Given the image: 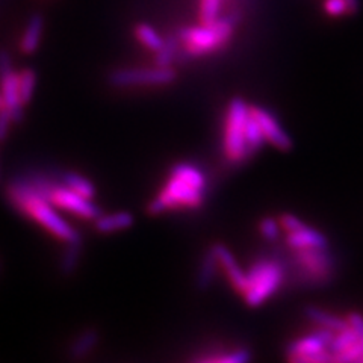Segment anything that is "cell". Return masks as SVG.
<instances>
[{
  "instance_id": "277c9868",
  "label": "cell",
  "mask_w": 363,
  "mask_h": 363,
  "mask_svg": "<svg viewBox=\"0 0 363 363\" xmlns=\"http://www.w3.org/2000/svg\"><path fill=\"white\" fill-rule=\"evenodd\" d=\"M283 279L285 269L274 259H259L247 271V289L244 292L245 304L257 308L274 294Z\"/></svg>"
},
{
  "instance_id": "7c38bea8",
  "label": "cell",
  "mask_w": 363,
  "mask_h": 363,
  "mask_svg": "<svg viewBox=\"0 0 363 363\" xmlns=\"http://www.w3.org/2000/svg\"><path fill=\"white\" fill-rule=\"evenodd\" d=\"M215 253L218 256L220 260V267L223 268L224 274L229 280V283L232 285V288L238 292L244 295L245 289H247V272L242 271V268L238 264V260L235 259L233 253L227 248L224 244H213L212 245Z\"/></svg>"
},
{
  "instance_id": "9a60e30c",
  "label": "cell",
  "mask_w": 363,
  "mask_h": 363,
  "mask_svg": "<svg viewBox=\"0 0 363 363\" xmlns=\"http://www.w3.org/2000/svg\"><path fill=\"white\" fill-rule=\"evenodd\" d=\"M286 242L292 250H308V248H328V240L324 233L306 225L300 230L289 232Z\"/></svg>"
},
{
  "instance_id": "8992f818",
  "label": "cell",
  "mask_w": 363,
  "mask_h": 363,
  "mask_svg": "<svg viewBox=\"0 0 363 363\" xmlns=\"http://www.w3.org/2000/svg\"><path fill=\"white\" fill-rule=\"evenodd\" d=\"M177 79V72L173 67H123L109 73L108 82L113 88H149L173 84Z\"/></svg>"
},
{
  "instance_id": "e0dca14e",
  "label": "cell",
  "mask_w": 363,
  "mask_h": 363,
  "mask_svg": "<svg viewBox=\"0 0 363 363\" xmlns=\"http://www.w3.org/2000/svg\"><path fill=\"white\" fill-rule=\"evenodd\" d=\"M304 315L308 316L309 320L312 323H315L316 325L327 328V330H332L335 333L350 327L347 320H342V318H339L333 313H328L320 308H315V306H308V308L304 309Z\"/></svg>"
},
{
  "instance_id": "83f0119b",
  "label": "cell",
  "mask_w": 363,
  "mask_h": 363,
  "mask_svg": "<svg viewBox=\"0 0 363 363\" xmlns=\"http://www.w3.org/2000/svg\"><path fill=\"white\" fill-rule=\"evenodd\" d=\"M280 221L272 217H265L259 223V232L267 241H277L280 236Z\"/></svg>"
},
{
  "instance_id": "ac0fdd59",
  "label": "cell",
  "mask_w": 363,
  "mask_h": 363,
  "mask_svg": "<svg viewBox=\"0 0 363 363\" xmlns=\"http://www.w3.org/2000/svg\"><path fill=\"white\" fill-rule=\"evenodd\" d=\"M218 265H220L218 256L215 253L213 247H211L208 252L204 253L199 268V274H197L199 289H208L212 285V281L215 280V277H217Z\"/></svg>"
},
{
  "instance_id": "2e32d148",
  "label": "cell",
  "mask_w": 363,
  "mask_h": 363,
  "mask_svg": "<svg viewBox=\"0 0 363 363\" xmlns=\"http://www.w3.org/2000/svg\"><path fill=\"white\" fill-rule=\"evenodd\" d=\"M44 32V18L41 14H33L26 21L25 30L20 38V52L25 55H33L41 44Z\"/></svg>"
},
{
  "instance_id": "ffe728a7",
  "label": "cell",
  "mask_w": 363,
  "mask_h": 363,
  "mask_svg": "<svg viewBox=\"0 0 363 363\" xmlns=\"http://www.w3.org/2000/svg\"><path fill=\"white\" fill-rule=\"evenodd\" d=\"M61 182L64 185H67L68 188H72L73 191H76L77 194H81L84 197L93 199L97 194V188L96 185L91 182L86 176L76 173V172H65L61 176Z\"/></svg>"
},
{
  "instance_id": "cb8c5ba5",
  "label": "cell",
  "mask_w": 363,
  "mask_h": 363,
  "mask_svg": "<svg viewBox=\"0 0 363 363\" xmlns=\"http://www.w3.org/2000/svg\"><path fill=\"white\" fill-rule=\"evenodd\" d=\"M37 81H38V76H37V72L33 70V68L26 67V68H23V70L18 72L20 97H21V104L25 106L32 100L33 94H35Z\"/></svg>"
},
{
  "instance_id": "8fae6325",
  "label": "cell",
  "mask_w": 363,
  "mask_h": 363,
  "mask_svg": "<svg viewBox=\"0 0 363 363\" xmlns=\"http://www.w3.org/2000/svg\"><path fill=\"white\" fill-rule=\"evenodd\" d=\"M0 96L4 100V108L14 116L16 123H20L25 117V105L21 104L18 72L13 68L0 72Z\"/></svg>"
},
{
  "instance_id": "52a82bcc",
  "label": "cell",
  "mask_w": 363,
  "mask_h": 363,
  "mask_svg": "<svg viewBox=\"0 0 363 363\" xmlns=\"http://www.w3.org/2000/svg\"><path fill=\"white\" fill-rule=\"evenodd\" d=\"M294 264L300 269V277L312 286H324L335 277L336 262L328 248L295 250Z\"/></svg>"
},
{
  "instance_id": "1f68e13d",
  "label": "cell",
  "mask_w": 363,
  "mask_h": 363,
  "mask_svg": "<svg viewBox=\"0 0 363 363\" xmlns=\"http://www.w3.org/2000/svg\"><path fill=\"white\" fill-rule=\"evenodd\" d=\"M324 8L327 11V14H330L333 17L350 14V8H348L347 0H325Z\"/></svg>"
},
{
  "instance_id": "d590c367",
  "label": "cell",
  "mask_w": 363,
  "mask_h": 363,
  "mask_svg": "<svg viewBox=\"0 0 363 363\" xmlns=\"http://www.w3.org/2000/svg\"><path fill=\"white\" fill-rule=\"evenodd\" d=\"M357 362H359V363H363V356H362V357H360Z\"/></svg>"
},
{
  "instance_id": "603a6c76",
  "label": "cell",
  "mask_w": 363,
  "mask_h": 363,
  "mask_svg": "<svg viewBox=\"0 0 363 363\" xmlns=\"http://www.w3.org/2000/svg\"><path fill=\"white\" fill-rule=\"evenodd\" d=\"M135 37L145 49L152 50L153 53L162 48L165 40L164 37H161V33H159L153 26L147 25V23H140V25L135 28Z\"/></svg>"
},
{
  "instance_id": "f546056e",
  "label": "cell",
  "mask_w": 363,
  "mask_h": 363,
  "mask_svg": "<svg viewBox=\"0 0 363 363\" xmlns=\"http://www.w3.org/2000/svg\"><path fill=\"white\" fill-rule=\"evenodd\" d=\"M280 225L283 230H286V233L289 232H295V230H300L303 229V227H306L308 224H306L304 221H301L297 215H292V213H283L280 215Z\"/></svg>"
},
{
  "instance_id": "4dcf8cb0",
  "label": "cell",
  "mask_w": 363,
  "mask_h": 363,
  "mask_svg": "<svg viewBox=\"0 0 363 363\" xmlns=\"http://www.w3.org/2000/svg\"><path fill=\"white\" fill-rule=\"evenodd\" d=\"M14 124H16V120L13 113L5 108L0 109V143L8 138V135L11 129H13Z\"/></svg>"
},
{
  "instance_id": "7402d4cb",
  "label": "cell",
  "mask_w": 363,
  "mask_h": 363,
  "mask_svg": "<svg viewBox=\"0 0 363 363\" xmlns=\"http://www.w3.org/2000/svg\"><path fill=\"white\" fill-rule=\"evenodd\" d=\"M82 256V242H70L65 244L64 252L60 259V271L64 276H72L76 271L79 260Z\"/></svg>"
},
{
  "instance_id": "6da1fadb",
  "label": "cell",
  "mask_w": 363,
  "mask_h": 363,
  "mask_svg": "<svg viewBox=\"0 0 363 363\" xmlns=\"http://www.w3.org/2000/svg\"><path fill=\"white\" fill-rule=\"evenodd\" d=\"M6 197L13 206L64 244L82 242V235L68 223L60 209L35 186L30 174L9 182Z\"/></svg>"
},
{
  "instance_id": "d6a6232c",
  "label": "cell",
  "mask_w": 363,
  "mask_h": 363,
  "mask_svg": "<svg viewBox=\"0 0 363 363\" xmlns=\"http://www.w3.org/2000/svg\"><path fill=\"white\" fill-rule=\"evenodd\" d=\"M347 323L359 336H363V316L360 313L350 312L347 316Z\"/></svg>"
},
{
  "instance_id": "d4e9b609",
  "label": "cell",
  "mask_w": 363,
  "mask_h": 363,
  "mask_svg": "<svg viewBox=\"0 0 363 363\" xmlns=\"http://www.w3.org/2000/svg\"><path fill=\"white\" fill-rule=\"evenodd\" d=\"M359 337L360 336L353 330V328L347 327V328H344V330L335 333L330 345H328V350H330L333 354H337V353H340V351L347 350L350 345L357 342Z\"/></svg>"
},
{
  "instance_id": "4fadbf2b",
  "label": "cell",
  "mask_w": 363,
  "mask_h": 363,
  "mask_svg": "<svg viewBox=\"0 0 363 363\" xmlns=\"http://www.w3.org/2000/svg\"><path fill=\"white\" fill-rule=\"evenodd\" d=\"M93 223L97 233L112 235L130 229L135 224V217L129 211H113L109 213L101 212Z\"/></svg>"
},
{
  "instance_id": "44dd1931",
  "label": "cell",
  "mask_w": 363,
  "mask_h": 363,
  "mask_svg": "<svg viewBox=\"0 0 363 363\" xmlns=\"http://www.w3.org/2000/svg\"><path fill=\"white\" fill-rule=\"evenodd\" d=\"M265 143H267V140H265V135H264L262 129H260L256 118L252 116V113H250L247 118V123H245V144H247L248 156L257 153L265 145Z\"/></svg>"
},
{
  "instance_id": "f1b7e54d",
  "label": "cell",
  "mask_w": 363,
  "mask_h": 363,
  "mask_svg": "<svg viewBox=\"0 0 363 363\" xmlns=\"http://www.w3.org/2000/svg\"><path fill=\"white\" fill-rule=\"evenodd\" d=\"M362 356H363V344L360 342V339L353 345H350L347 350L340 351V353H337V354H333L335 362H342V363L357 362Z\"/></svg>"
},
{
  "instance_id": "e575fe53",
  "label": "cell",
  "mask_w": 363,
  "mask_h": 363,
  "mask_svg": "<svg viewBox=\"0 0 363 363\" xmlns=\"http://www.w3.org/2000/svg\"><path fill=\"white\" fill-rule=\"evenodd\" d=\"M4 108V100H2V96H0V109Z\"/></svg>"
},
{
  "instance_id": "30bf717a",
  "label": "cell",
  "mask_w": 363,
  "mask_h": 363,
  "mask_svg": "<svg viewBox=\"0 0 363 363\" xmlns=\"http://www.w3.org/2000/svg\"><path fill=\"white\" fill-rule=\"evenodd\" d=\"M335 332L327 330V328H320V330L294 340L286 348V354L289 362H300V359L318 353V351L325 350L330 345Z\"/></svg>"
},
{
  "instance_id": "484cf974",
  "label": "cell",
  "mask_w": 363,
  "mask_h": 363,
  "mask_svg": "<svg viewBox=\"0 0 363 363\" xmlns=\"http://www.w3.org/2000/svg\"><path fill=\"white\" fill-rule=\"evenodd\" d=\"M252 359V353L245 348H240L232 351L230 354L223 356H212V357H201L199 362L201 363H244Z\"/></svg>"
},
{
  "instance_id": "7a4b0ae2",
  "label": "cell",
  "mask_w": 363,
  "mask_h": 363,
  "mask_svg": "<svg viewBox=\"0 0 363 363\" xmlns=\"http://www.w3.org/2000/svg\"><path fill=\"white\" fill-rule=\"evenodd\" d=\"M206 197V176L192 164L172 168L161 192L149 203V212L159 215L174 209H197Z\"/></svg>"
},
{
  "instance_id": "3957f363",
  "label": "cell",
  "mask_w": 363,
  "mask_h": 363,
  "mask_svg": "<svg viewBox=\"0 0 363 363\" xmlns=\"http://www.w3.org/2000/svg\"><path fill=\"white\" fill-rule=\"evenodd\" d=\"M238 20H240V17H238V14H233L220 17L215 23H211V25L182 28L177 32L182 41V52L179 60H182V56L194 58V56H203L221 49L230 40Z\"/></svg>"
},
{
  "instance_id": "9c48e42d",
  "label": "cell",
  "mask_w": 363,
  "mask_h": 363,
  "mask_svg": "<svg viewBox=\"0 0 363 363\" xmlns=\"http://www.w3.org/2000/svg\"><path fill=\"white\" fill-rule=\"evenodd\" d=\"M250 113L256 118L260 129H262L265 140L276 149L281 152H288L292 149V140L286 133V130L281 128V124L276 120V117L269 113L267 109L260 106H250Z\"/></svg>"
},
{
  "instance_id": "4316f807",
  "label": "cell",
  "mask_w": 363,
  "mask_h": 363,
  "mask_svg": "<svg viewBox=\"0 0 363 363\" xmlns=\"http://www.w3.org/2000/svg\"><path fill=\"white\" fill-rule=\"evenodd\" d=\"M220 18V0H201L200 21L201 25H211Z\"/></svg>"
},
{
  "instance_id": "836d02e7",
  "label": "cell",
  "mask_w": 363,
  "mask_h": 363,
  "mask_svg": "<svg viewBox=\"0 0 363 363\" xmlns=\"http://www.w3.org/2000/svg\"><path fill=\"white\" fill-rule=\"evenodd\" d=\"M347 4H348V8H350V14L359 13V8H360L359 0H347Z\"/></svg>"
},
{
  "instance_id": "5b68a950",
  "label": "cell",
  "mask_w": 363,
  "mask_h": 363,
  "mask_svg": "<svg viewBox=\"0 0 363 363\" xmlns=\"http://www.w3.org/2000/svg\"><path fill=\"white\" fill-rule=\"evenodd\" d=\"M250 106L240 97L230 100L224 124V153L233 164H241L248 157L245 144V123Z\"/></svg>"
},
{
  "instance_id": "d6986e66",
  "label": "cell",
  "mask_w": 363,
  "mask_h": 363,
  "mask_svg": "<svg viewBox=\"0 0 363 363\" xmlns=\"http://www.w3.org/2000/svg\"><path fill=\"white\" fill-rule=\"evenodd\" d=\"M182 52V41L179 35H169L164 40L162 48L155 52L153 62L159 67H172L176 60H179Z\"/></svg>"
},
{
  "instance_id": "5bb4252c",
  "label": "cell",
  "mask_w": 363,
  "mask_h": 363,
  "mask_svg": "<svg viewBox=\"0 0 363 363\" xmlns=\"http://www.w3.org/2000/svg\"><path fill=\"white\" fill-rule=\"evenodd\" d=\"M100 342V332L96 327H86L79 332L67 348V354L72 360H84L97 348Z\"/></svg>"
},
{
  "instance_id": "ba28073f",
  "label": "cell",
  "mask_w": 363,
  "mask_h": 363,
  "mask_svg": "<svg viewBox=\"0 0 363 363\" xmlns=\"http://www.w3.org/2000/svg\"><path fill=\"white\" fill-rule=\"evenodd\" d=\"M45 197H48L60 211L72 213L74 217L84 218L88 221H94L101 213V209L93 199L77 194L76 191L64 185L61 180H50Z\"/></svg>"
}]
</instances>
